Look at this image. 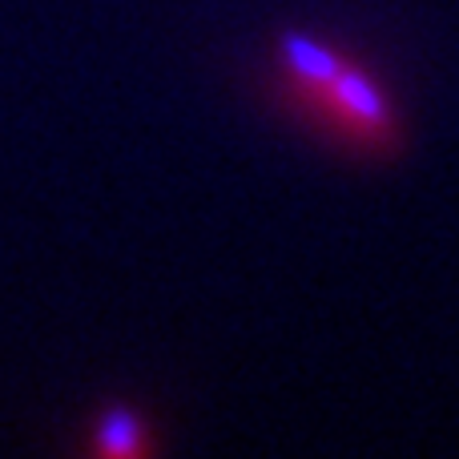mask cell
<instances>
[{
	"label": "cell",
	"mask_w": 459,
	"mask_h": 459,
	"mask_svg": "<svg viewBox=\"0 0 459 459\" xmlns=\"http://www.w3.org/2000/svg\"><path fill=\"white\" fill-rule=\"evenodd\" d=\"M274 56L282 97L326 137L367 158H387L403 145V121L391 93L347 48L315 32L286 29Z\"/></svg>",
	"instance_id": "cell-1"
},
{
	"label": "cell",
	"mask_w": 459,
	"mask_h": 459,
	"mask_svg": "<svg viewBox=\"0 0 459 459\" xmlns=\"http://www.w3.org/2000/svg\"><path fill=\"white\" fill-rule=\"evenodd\" d=\"M89 452L105 459H142L158 452V439H153V428L142 411H134L126 403H109L93 420Z\"/></svg>",
	"instance_id": "cell-2"
}]
</instances>
